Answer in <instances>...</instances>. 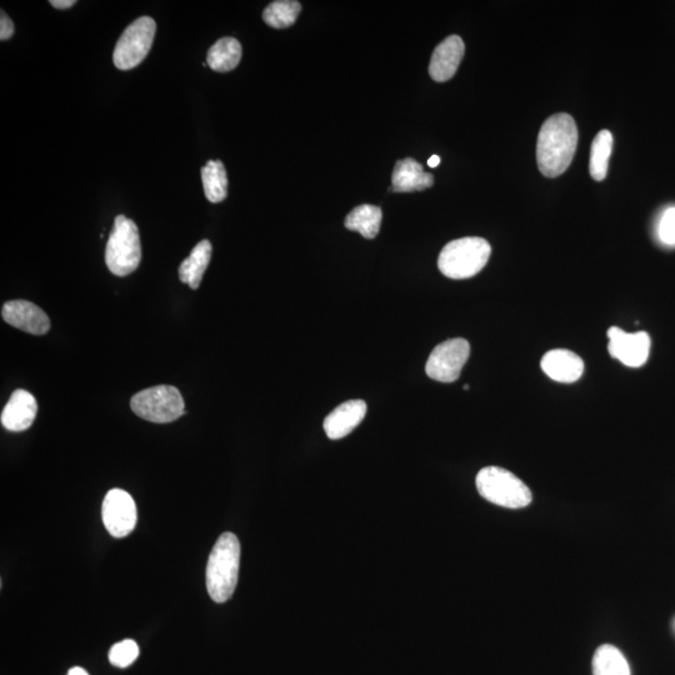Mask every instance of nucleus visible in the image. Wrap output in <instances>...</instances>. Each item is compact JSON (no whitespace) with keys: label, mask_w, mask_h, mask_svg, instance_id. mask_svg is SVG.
Returning <instances> with one entry per match:
<instances>
[{"label":"nucleus","mask_w":675,"mask_h":675,"mask_svg":"<svg viewBox=\"0 0 675 675\" xmlns=\"http://www.w3.org/2000/svg\"><path fill=\"white\" fill-rule=\"evenodd\" d=\"M468 389H469V385H464V390H468Z\"/></svg>","instance_id":"c756f323"},{"label":"nucleus","mask_w":675,"mask_h":675,"mask_svg":"<svg viewBox=\"0 0 675 675\" xmlns=\"http://www.w3.org/2000/svg\"><path fill=\"white\" fill-rule=\"evenodd\" d=\"M382 218V209L377 205H359L345 218V228L362 234L364 238L374 239L379 233Z\"/></svg>","instance_id":"a211bd4d"},{"label":"nucleus","mask_w":675,"mask_h":675,"mask_svg":"<svg viewBox=\"0 0 675 675\" xmlns=\"http://www.w3.org/2000/svg\"><path fill=\"white\" fill-rule=\"evenodd\" d=\"M140 259L142 244L137 224L125 215H118L105 249V263L114 275L125 277L138 269Z\"/></svg>","instance_id":"20e7f679"},{"label":"nucleus","mask_w":675,"mask_h":675,"mask_svg":"<svg viewBox=\"0 0 675 675\" xmlns=\"http://www.w3.org/2000/svg\"><path fill=\"white\" fill-rule=\"evenodd\" d=\"M242 45L235 38H222L209 49L207 62L218 73H227L238 67Z\"/></svg>","instance_id":"6ab92c4d"},{"label":"nucleus","mask_w":675,"mask_h":675,"mask_svg":"<svg viewBox=\"0 0 675 675\" xmlns=\"http://www.w3.org/2000/svg\"><path fill=\"white\" fill-rule=\"evenodd\" d=\"M540 365L550 379L559 383L577 382L584 372L583 359L567 349L550 350L544 354Z\"/></svg>","instance_id":"2eb2a0df"},{"label":"nucleus","mask_w":675,"mask_h":675,"mask_svg":"<svg viewBox=\"0 0 675 675\" xmlns=\"http://www.w3.org/2000/svg\"><path fill=\"white\" fill-rule=\"evenodd\" d=\"M102 517L104 527L112 537H127L138 520L137 505L132 495L123 489L109 490L103 500Z\"/></svg>","instance_id":"1a4fd4ad"},{"label":"nucleus","mask_w":675,"mask_h":675,"mask_svg":"<svg viewBox=\"0 0 675 675\" xmlns=\"http://www.w3.org/2000/svg\"><path fill=\"white\" fill-rule=\"evenodd\" d=\"M392 183V192L412 193L432 187L434 178L424 172L423 165L417 160L405 158L395 163Z\"/></svg>","instance_id":"dca6fc26"},{"label":"nucleus","mask_w":675,"mask_h":675,"mask_svg":"<svg viewBox=\"0 0 675 675\" xmlns=\"http://www.w3.org/2000/svg\"><path fill=\"white\" fill-rule=\"evenodd\" d=\"M367 410V403L360 399L340 404L324 419L325 434L332 440L347 437L363 422Z\"/></svg>","instance_id":"ddd939ff"},{"label":"nucleus","mask_w":675,"mask_h":675,"mask_svg":"<svg viewBox=\"0 0 675 675\" xmlns=\"http://www.w3.org/2000/svg\"><path fill=\"white\" fill-rule=\"evenodd\" d=\"M612 149L613 134L609 130H602L595 135L592 150H590L589 172L597 182H602L607 177Z\"/></svg>","instance_id":"412c9836"},{"label":"nucleus","mask_w":675,"mask_h":675,"mask_svg":"<svg viewBox=\"0 0 675 675\" xmlns=\"http://www.w3.org/2000/svg\"><path fill=\"white\" fill-rule=\"evenodd\" d=\"M37 413V400L27 390L18 389L5 405L0 420L10 432H23L32 427Z\"/></svg>","instance_id":"4468645a"},{"label":"nucleus","mask_w":675,"mask_h":675,"mask_svg":"<svg viewBox=\"0 0 675 675\" xmlns=\"http://www.w3.org/2000/svg\"><path fill=\"white\" fill-rule=\"evenodd\" d=\"M3 319L12 327L33 335L49 332L50 320L42 309L27 300H12L4 304Z\"/></svg>","instance_id":"9b49d317"},{"label":"nucleus","mask_w":675,"mask_h":675,"mask_svg":"<svg viewBox=\"0 0 675 675\" xmlns=\"http://www.w3.org/2000/svg\"><path fill=\"white\" fill-rule=\"evenodd\" d=\"M480 495L499 507L519 509L532 503L530 489L517 475L500 467H485L475 479Z\"/></svg>","instance_id":"39448f33"},{"label":"nucleus","mask_w":675,"mask_h":675,"mask_svg":"<svg viewBox=\"0 0 675 675\" xmlns=\"http://www.w3.org/2000/svg\"><path fill=\"white\" fill-rule=\"evenodd\" d=\"M578 128L572 115L558 113L545 120L537 143V163L547 178H557L572 164L578 145Z\"/></svg>","instance_id":"f257e3e1"},{"label":"nucleus","mask_w":675,"mask_h":675,"mask_svg":"<svg viewBox=\"0 0 675 675\" xmlns=\"http://www.w3.org/2000/svg\"><path fill=\"white\" fill-rule=\"evenodd\" d=\"M130 407L139 418L158 424L172 423L185 413L182 394L172 385L142 390L130 400Z\"/></svg>","instance_id":"423d86ee"},{"label":"nucleus","mask_w":675,"mask_h":675,"mask_svg":"<svg viewBox=\"0 0 675 675\" xmlns=\"http://www.w3.org/2000/svg\"><path fill=\"white\" fill-rule=\"evenodd\" d=\"M658 235L660 242L675 245V208L665 210L660 218Z\"/></svg>","instance_id":"393cba45"},{"label":"nucleus","mask_w":675,"mask_h":675,"mask_svg":"<svg viewBox=\"0 0 675 675\" xmlns=\"http://www.w3.org/2000/svg\"><path fill=\"white\" fill-rule=\"evenodd\" d=\"M212 258V244L205 239L195 245L189 257L179 267L180 282L188 284L192 289H198L203 275Z\"/></svg>","instance_id":"f3484780"},{"label":"nucleus","mask_w":675,"mask_h":675,"mask_svg":"<svg viewBox=\"0 0 675 675\" xmlns=\"http://www.w3.org/2000/svg\"><path fill=\"white\" fill-rule=\"evenodd\" d=\"M465 45L458 35H450L434 49L429 64V74L435 82L443 83L457 73L464 57Z\"/></svg>","instance_id":"f8f14e48"},{"label":"nucleus","mask_w":675,"mask_h":675,"mask_svg":"<svg viewBox=\"0 0 675 675\" xmlns=\"http://www.w3.org/2000/svg\"><path fill=\"white\" fill-rule=\"evenodd\" d=\"M470 345L463 338L449 339L437 345L425 364V373L440 383H453L468 362Z\"/></svg>","instance_id":"6e6552de"},{"label":"nucleus","mask_w":675,"mask_h":675,"mask_svg":"<svg viewBox=\"0 0 675 675\" xmlns=\"http://www.w3.org/2000/svg\"><path fill=\"white\" fill-rule=\"evenodd\" d=\"M67 675H89L87 670L80 668V667H74L69 670Z\"/></svg>","instance_id":"cd10ccee"},{"label":"nucleus","mask_w":675,"mask_h":675,"mask_svg":"<svg viewBox=\"0 0 675 675\" xmlns=\"http://www.w3.org/2000/svg\"><path fill=\"white\" fill-rule=\"evenodd\" d=\"M202 180L205 197L210 203H220L227 198V170L220 160H209L202 168Z\"/></svg>","instance_id":"aec40b11"},{"label":"nucleus","mask_w":675,"mask_h":675,"mask_svg":"<svg viewBox=\"0 0 675 675\" xmlns=\"http://www.w3.org/2000/svg\"><path fill=\"white\" fill-rule=\"evenodd\" d=\"M239 564L240 543L237 535H220L207 565V589L215 603H225L232 598L238 584Z\"/></svg>","instance_id":"f03ea898"},{"label":"nucleus","mask_w":675,"mask_h":675,"mask_svg":"<svg viewBox=\"0 0 675 675\" xmlns=\"http://www.w3.org/2000/svg\"><path fill=\"white\" fill-rule=\"evenodd\" d=\"M139 655L138 644L132 639H125L114 644L109 650V662L117 668H128L137 660Z\"/></svg>","instance_id":"b1692460"},{"label":"nucleus","mask_w":675,"mask_h":675,"mask_svg":"<svg viewBox=\"0 0 675 675\" xmlns=\"http://www.w3.org/2000/svg\"><path fill=\"white\" fill-rule=\"evenodd\" d=\"M492 254L487 240L479 237H467L453 240L440 252L438 267L445 277L450 279H468L477 275Z\"/></svg>","instance_id":"7ed1b4c3"},{"label":"nucleus","mask_w":675,"mask_h":675,"mask_svg":"<svg viewBox=\"0 0 675 675\" xmlns=\"http://www.w3.org/2000/svg\"><path fill=\"white\" fill-rule=\"evenodd\" d=\"M593 675H630V668L618 648L604 644L594 654Z\"/></svg>","instance_id":"4be33fe9"},{"label":"nucleus","mask_w":675,"mask_h":675,"mask_svg":"<svg viewBox=\"0 0 675 675\" xmlns=\"http://www.w3.org/2000/svg\"><path fill=\"white\" fill-rule=\"evenodd\" d=\"M302 5L294 0H278L264 9L263 20L269 27L284 29L297 22Z\"/></svg>","instance_id":"5701e85b"},{"label":"nucleus","mask_w":675,"mask_h":675,"mask_svg":"<svg viewBox=\"0 0 675 675\" xmlns=\"http://www.w3.org/2000/svg\"><path fill=\"white\" fill-rule=\"evenodd\" d=\"M157 24L150 17H142L124 30L122 37L115 45L113 62L120 70L138 67L152 48Z\"/></svg>","instance_id":"0eeeda50"},{"label":"nucleus","mask_w":675,"mask_h":675,"mask_svg":"<svg viewBox=\"0 0 675 675\" xmlns=\"http://www.w3.org/2000/svg\"><path fill=\"white\" fill-rule=\"evenodd\" d=\"M14 34V23L7 14L2 10V17H0V39L8 40L13 37Z\"/></svg>","instance_id":"a878e982"},{"label":"nucleus","mask_w":675,"mask_h":675,"mask_svg":"<svg viewBox=\"0 0 675 675\" xmlns=\"http://www.w3.org/2000/svg\"><path fill=\"white\" fill-rule=\"evenodd\" d=\"M608 339V352L620 363L630 368H639L647 363L652 344L648 333H627L612 327L608 330Z\"/></svg>","instance_id":"9d476101"},{"label":"nucleus","mask_w":675,"mask_h":675,"mask_svg":"<svg viewBox=\"0 0 675 675\" xmlns=\"http://www.w3.org/2000/svg\"><path fill=\"white\" fill-rule=\"evenodd\" d=\"M75 3L77 2H74V0H50V4H52L55 9L72 8Z\"/></svg>","instance_id":"bb28decb"},{"label":"nucleus","mask_w":675,"mask_h":675,"mask_svg":"<svg viewBox=\"0 0 675 675\" xmlns=\"http://www.w3.org/2000/svg\"><path fill=\"white\" fill-rule=\"evenodd\" d=\"M439 164L440 158L438 155H433V157L428 160V165L430 168H437Z\"/></svg>","instance_id":"c85d7f7f"}]
</instances>
